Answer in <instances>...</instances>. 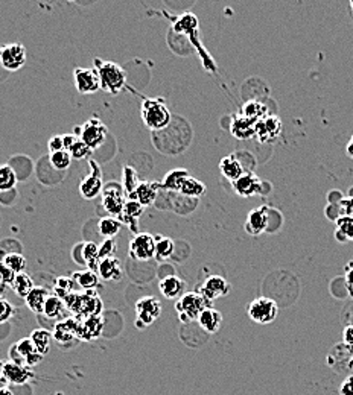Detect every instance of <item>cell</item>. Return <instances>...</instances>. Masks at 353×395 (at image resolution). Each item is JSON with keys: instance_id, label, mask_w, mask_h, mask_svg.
Returning <instances> with one entry per match:
<instances>
[{"instance_id": "1", "label": "cell", "mask_w": 353, "mask_h": 395, "mask_svg": "<svg viewBox=\"0 0 353 395\" xmlns=\"http://www.w3.org/2000/svg\"><path fill=\"white\" fill-rule=\"evenodd\" d=\"M66 308L71 313L78 318H89L93 315H101L102 312V299L96 290H84L72 292L71 295L64 298Z\"/></svg>"}, {"instance_id": "2", "label": "cell", "mask_w": 353, "mask_h": 395, "mask_svg": "<svg viewBox=\"0 0 353 395\" xmlns=\"http://www.w3.org/2000/svg\"><path fill=\"white\" fill-rule=\"evenodd\" d=\"M96 72L99 75L101 90H106L110 94H117L122 91L127 82V73L122 67L113 61H102V59H94Z\"/></svg>"}, {"instance_id": "3", "label": "cell", "mask_w": 353, "mask_h": 395, "mask_svg": "<svg viewBox=\"0 0 353 395\" xmlns=\"http://www.w3.org/2000/svg\"><path fill=\"white\" fill-rule=\"evenodd\" d=\"M141 113L145 126L151 131H161L171 124V111L160 98L143 99Z\"/></svg>"}, {"instance_id": "4", "label": "cell", "mask_w": 353, "mask_h": 395, "mask_svg": "<svg viewBox=\"0 0 353 395\" xmlns=\"http://www.w3.org/2000/svg\"><path fill=\"white\" fill-rule=\"evenodd\" d=\"M172 29H174L175 33H180V36H186L189 40H191L192 45L198 49V52H200L201 58H203V63L206 68H210V70H215V64H213V59L210 58L209 54L204 52V47L200 43V38H198V19L196 15H194L192 13H185L178 17V19L172 24Z\"/></svg>"}, {"instance_id": "5", "label": "cell", "mask_w": 353, "mask_h": 395, "mask_svg": "<svg viewBox=\"0 0 353 395\" xmlns=\"http://www.w3.org/2000/svg\"><path fill=\"white\" fill-rule=\"evenodd\" d=\"M212 307L210 303L198 292H187L183 297H180L175 301V311L178 313L180 321L187 324L196 321L206 308Z\"/></svg>"}, {"instance_id": "6", "label": "cell", "mask_w": 353, "mask_h": 395, "mask_svg": "<svg viewBox=\"0 0 353 395\" xmlns=\"http://www.w3.org/2000/svg\"><path fill=\"white\" fill-rule=\"evenodd\" d=\"M278 313H279L278 303L268 297L256 298L248 306L250 320L261 325L271 324L275 318H278Z\"/></svg>"}, {"instance_id": "7", "label": "cell", "mask_w": 353, "mask_h": 395, "mask_svg": "<svg viewBox=\"0 0 353 395\" xmlns=\"http://www.w3.org/2000/svg\"><path fill=\"white\" fill-rule=\"evenodd\" d=\"M75 131H76L75 135L80 137V139L87 144L92 151L98 149L99 146L107 140V134H108L107 126L96 117L89 119L87 122L82 125L81 130L80 128H76Z\"/></svg>"}, {"instance_id": "8", "label": "cell", "mask_w": 353, "mask_h": 395, "mask_svg": "<svg viewBox=\"0 0 353 395\" xmlns=\"http://www.w3.org/2000/svg\"><path fill=\"white\" fill-rule=\"evenodd\" d=\"M136 325L142 330L159 320L161 315V303L156 297H143L136 303Z\"/></svg>"}, {"instance_id": "9", "label": "cell", "mask_w": 353, "mask_h": 395, "mask_svg": "<svg viewBox=\"0 0 353 395\" xmlns=\"http://www.w3.org/2000/svg\"><path fill=\"white\" fill-rule=\"evenodd\" d=\"M102 196V207L113 218H119L125 207V191L124 187L116 183H111L104 187L101 193Z\"/></svg>"}, {"instance_id": "10", "label": "cell", "mask_w": 353, "mask_h": 395, "mask_svg": "<svg viewBox=\"0 0 353 395\" xmlns=\"http://www.w3.org/2000/svg\"><path fill=\"white\" fill-rule=\"evenodd\" d=\"M10 357L13 362L31 368V366L38 365L45 356H41L38 353L29 338H24V339H20L17 343H14V345L11 347Z\"/></svg>"}, {"instance_id": "11", "label": "cell", "mask_w": 353, "mask_h": 395, "mask_svg": "<svg viewBox=\"0 0 353 395\" xmlns=\"http://www.w3.org/2000/svg\"><path fill=\"white\" fill-rule=\"evenodd\" d=\"M90 174L84 177L80 183V193L84 200H94L104 191V181H102V172L99 165L94 160H89Z\"/></svg>"}, {"instance_id": "12", "label": "cell", "mask_w": 353, "mask_h": 395, "mask_svg": "<svg viewBox=\"0 0 353 395\" xmlns=\"http://www.w3.org/2000/svg\"><path fill=\"white\" fill-rule=\"evenodd\" d=\"M27 63V49L20 43H10L0 47V64L5 70L15 72Z\"/></svg>"}, {"instance_id": "13", "label": "cell", "mask_w": 353, "mask_h": 395, "mask_svg": "<svg viewBox=\"0 0 353 395\" xmlns=\"http://www.w3.org/2000/svg\"><path fill=\"white\" fill-rule=\"evenodd\" d=\"M130 255L134 260L146 262L156 257V239L150 233H137L130 242Z\"/></svg>"}, {"instance_id": "14", "label": "cell", "mask_w": 353, "mask_h": 395, "mask_svg": "<svg viewBox=\"0 0 353 395\" xmlns=\"http://www.w3.org/2000/svg\"><path fill=\"white\" fill-rule=\"evenodd\" d=\"M75 87L81 94H93L101 90V81L96 68L78 67L73 70Z\"/></svg>"}, {"instance_id": "15", "label": "cell", "mask_w": 353, "mask_h": 395, "mask_svg": "<svg viewBox=\"0 0 353 395\" xmlns=\"http://www.w3.org/2000/svg\"><path fill=\"white\" fill-rule=\"evenodd\" d=\"M231 290V286L229 285V281L219 277V276H210L203 281V285L198 288V294H201L209 303L215 301L221 297L229 295V292Z\"/></svg>"}, {"instance_id": "16", "label": "cell", "mask_w": 353, "mask_h": 395, "mask_svg": "<svg viewBox=\"0 0 353 395\" xmlns=\"http://www.w3.org/2000/svg\"><path fill=\"white\" fill-rule=\"evenodd\" d=\"M270 228V209L262 205L248 213L245 221V231L250 236H259Z\"/></svg>"}, {"instance_id": "17", "label": "cell", "mask_w": 353, "mask_h": 395, "mask_svg": "<svg viewBox=\"0 0 353 395\" xmlns=\"http://www.w3.org/2000/svg\"><path fill=\"white\" fill-rule=\"evenodd\" d=\"M233 188L239 196L250 198L264 193V183L259 177L252 174V172H245L243 177L233 183Z\"/></svg>"}, {"instance_id": "18", "label": "cell", "mask_w": 353, "mask_h": 395, "mask_svg": "<svg viewBox=\"0 0 353 395\" xmlns=\"http://www.w3.org/2000/svg\"><path fill=\"white\" fill-rule=\"evenodd\" d=\"M0 374H2V377H5L6 380H10L15 385L27 383L34 377L31 368L13 362V360H10V362H0Z\"/></svg>"}, {"instance_id": "19", "label": "cell", "mask_w": 353, "mask_h": 395, "mask_svg": "<svg viewBox=\"0 0 353 395\" xmlns=\"http://www.w3.org/2000/svg\"><path fill=\"white\" fill-rule=\"evenodd\" d=\"M280 131H282V122L280 119L275 116H268L256 124V137L257 140L262 143H268L273 142L274 139H278Z\"/></svg>"}, {"instance_id": "20", "label": "cell", "mask_w": 353, "mask_h": 395, "mask_svg": "<svg viewBox=\"0 0 353 395\" xmlns=\"http://www.w3.org/2000/svg\"><path fill=\"white\" fill-rule=\"evenodd\" d=\"M161 186L157 181H141L136 191L130 195V200L141 202L143 207H150L156 202Z\"/></svg>"}, {"instance_id": "21", "label": "cell", "mask_w": 353, "mask_h": 395, "mask_svg": "<svg viewBox=\"0 0 353 395\" xmlns=\"http://www.w3.org/2000/svg\"><path fill=\"white\" fill-rule=\"evenodd\" d=\"M353 350L349 348L346 343H338L332 348V351L327 356V364L331 368H333L337 373L349 371V362L352 359Z\"/></svg>"}, {"instance_id": "22", "label": "cell", "mask_w": 353, "mask_h": 395, "mask_svg": "<svg viewBox=\"0 0 353 395\" xmlns=\"http://www.w3.org/2000/svg\"><path fill=\"white\" fill-rule=\"evenodd\" d=\"M230 133L239 140H248L256 135V122L244 116H233L230 124Z\"/></svg>"}, {"instance_id": "23", "label": "cell", "mask_w": 353, "mask_h": 395, "mask_svg": "<svg viewBox=\"0 0 353 395\" xmlns=\"http://www.w3.org/2000/svg\"><path fill=\"white\" fill-rule=\"evenodd\" d=\"M102 329H104V318L101 315L84 318V321L80 322L78 338L82 341H92L94 338L101 336Z\"/></svg>"}, {"instance_id": "24", "label": "cell", "mask_w": 353, "mask_h": 395, "mask_svg": "<svg viewBox=\"0 0 353 395\" xmlns=\"http://www.w3.org/2000/svg\"><path fill=\"white\" fill-rule=\"evenodd\" d=\"M78 329H80V321L73 320V318H67V320L55 325L52 336L59 345H62V343L72 342L73 338H78Z\"/></svg>"}, {"instance_id": "25", "label": "cell", "mask_w": 353, "mask_h": 395, "mask_svg": "<svg viewBox=\"0 0 353 395\" xmlns=\"http://www.w3.org/2000/svg\"><path fill=\"white\" fill-rule=\"evenodd\" d=\"M160 292L168 299H178L185 295L186 283L177 276H166L160 280Z\"/></svg>"}, {"instance_id": "26", "label": "cell", "mask_w": 353, "mask_h": 395, "mask_svg": "<svg viewBox=\"0 0 353 395\" xmlns=\"http://www.w3.org/2000/svg\"><path fill=\"white\" fill-rule=\"evenodd\" d=\"M98 276L99 278L106 281H117L122 277V266L116 257H110V259H104L99 262L98 266Z\"/></svg>"}, {"instance_id": "27", "label": "cell", "mask_w": 353, "mask_h": 395, "mask_svg": "<svg viewBox=\"0 0 353 395\" xmlns=\"http://www.w3.org/2000/svg\"><path fill=\"white\" fill-rule=\"evenodd\" d=\"M143 210H145V207L141 202H137L134 200H128L125 202L122 214H120L117 219L122 222V224L130 227L133 231H137V219L142 216Z\"/></svg>"}, {"instance_id": "28", "label": "cell", "mask_w": 353, "mask_h": 395, "mask_svg": "<svg viewBox=\"0 0 353 395\" xmlns=\"http://www.w3.org/2000/svg\"><path fill=\"white\" fill-rule=\"evenodd\" d=\"M219 170H221L222 177L227 178L231 183H235L238 178H240L245 174L244 166L240 165V161L235 156L224 157L219 161Z\"/></svg>"}, {"instance_id": "29", "label": "cell", "mask_w": 353, "mask_h": 395, "mask_svg": "<svg viewBox=\"0 0 353 395\" xmlns=\"http://www.w3.org/2000/svg\"><path fill=\"white\" fill-rule=\"evenodd\" d=\"M196 322L208 334L217 333L219 330V327H221L222 315L218 311H215L213 307H208L200 316H198Z\"/></svg>"}, {"instance_id": "30", "label": "cell", "mask_w": 353, "mask_h": 395, "mask_svg": "<svg viewBox=\"0 0 353 395\" xmlns=\"http://www.w3.org/2000/svg\"><path fill=\"white\" fill-rule=\"evenodd\" d=\"M49 298V292L45 288H34L29 295L24 298L27 301V306L31 308L34 313L37 315H43V311H45V304Z\"/></svg>"}, {"instance_id": "31", "label": "cell", "mask_w": 353, "mask_h": 395, "mask_svg": "<svg viewBox=\"0 0 353 395\" xmlns=\"http://www.w3.org/2000/svg\"><path fill=\"white\" fill-rule=\"evenodd\" d=\"M240 116H244L247 119H252L257 124L259 120L268 117V108H266L262 102L256 99H250L243 105V111H240Z\"/></svg>"}, {"instance_id": "32", "label": "cell", "mask_w": 353, "mask_h": 395, "mask_svg": "<svg viewBox=\"0 0 353 395\" xmlns=\"http://www.w3.org/2000/svg\"><path fill=\"white\" fill-rule=\"evenodd\" d=\"M191 175L186 169H174V170H169L168 174L163 178V181L160 183L161 188H166V191L171 192H177L180 191V187H182L185 179Z\"/></svg>"}, {"instance_id": "33", "label": "cell", "mask_w": 353, "mask_h": 395, "mask_svg": "<svg viewBox=\"0 0 353 395\" xmlns=\"http://www.w3.org/2000/svg\"><path fill=\"white\" fill-rule=\"evenodd\" d=\"M29 339L32 341L34 347L38 351L41 356H46L49 353L50 348V342H52L54 336L52 333L45 329H37L36 331H32V334L29 336Z\"/></svg>"}, {"instance_id": "34", "label": "cell", "mask_w": 353, "mask_h": 395, "mask_svg": "<svg viewBox=\"0 0 353 395\" xmlns=\"http://www.w3.org/2000/svg\"><path fill=\"white\" fill-rule=\"evenodd\" d=\"M72 280H75L76 283H78V285L84 290H96V288L99 286L98 272L92 271V269H84V271L73 272Z\"/></svg>"}, {"instance_id": "35", "label": "cell", "mask_w": 353, "mask_h": 395, "mask_svg": "<svg viewBox=\"0 0 353 395\" xmlns=\"http://www.w3.org/2000/svg\"><path fill=\"white\" fill-rule=\"evenodd\" d=\"M178 193L186 196V198H192V200H195V198H201L206 193V186L200 181V179H196V178L189 175L183 181L182 187H180Z\"/></svg>"}, {"instance_id": "36", "label": "cell", "mask_w": 353, "mask_h": 395, "mask_svg": "<svg viewBox=\"0 0 353 395\" xmlns=\"http://www.w3.org/2000/svg\"><path fill=\"white\" fill-rule=\"evenodd\" d=\"M98 251H99V246L94 242H84L81 245L82 263L92 271H98V266H99Z\"/></svg>"}, {"instance_id": "37", "label": "cell", "mask_w": 353, "mask_h": 395, "mask_svg": "<svg viewBox=\"0 0 353 395\" xmlns=\"http://www.w3.org/2000/svg\"><path fill=\"white\" fill-rule=\"evenodd\" d=\"M64 311H66V304L63 299L58 298L57 295H49L43 315H45L48 320H59V318H63Z\"/></svg>"}, {"instance_id": "38", "label": "cell", "mask_w": 353, "mask_h": 395, "mask_svg": "<svg viewBox=\"0 0 353 395\" xmlns=\"http://www.w3.org/2000/svg\"><path fill=\"white\" fill-rule=\"evenodd\" d=\"M99 234L106 239H115L119 234L120 228H122V222L113 216H106L99 221Z\"/></svg>"}, {"instance_id": "39", "label": "cell", "mask_w": 353, "mask_h": 395, "mask_svg": "<svg viewBox=\"0 0 353 395\" xmlns=\"http://www.w3.org/2000/svg\"><path fill=\"white\" fill-rule=\"evenodd\" d=\"M11 288L14 289L15 294L19 295L20 298H27V297L29 295V292H31L34 288H36V286H34L32 278L28 276V274H27V272H22V274H17Z\"/></svg>"}, {"instance_id": "40", "label": "cell", "mask_w": 353, "mask_h": 395, "mask_svg": "<svg viewBox=\"0 0 353 395\" xmlns=\"http://www.w3.org/2000/svg\"><path fill=\"white\" fill-rule=\"evenodd\" d=\"M154 239H156V259L159 260L169 259L175 248L174 240L165 236H154Z\"/></svg>"}, {"instance_id": "41", "label": "cell", "mask_w": 353, "mask_h": 395, "mask_svg": "<svg viewBox=\"0 0 353 395\" xmlns=\"http://www.w3.org/2000/svg\"><path fill=\"white\" fill-rule=\"evenodd\" d=\"M17 184L15 172L11 166L2 165L0 166V192H10Z\"/></svg>"}, {"instance_id": "42", "label": "cell", "mask_w": 353, "mask_h": 395, "mask_svg": "<svg viewBox=\"0 0 353 395\" xmlns=\"http://www.w3.org/2000/svg\"><path fill=\"white\" fill-rule=\"evenodd\" d=\"M340 242H346V240H353V218L341 216L337 221V233H335Z\"/></svg>"}, {"instance_id": "43", "label": "cell", "mask_w": 353, "mask_h": 395, "mask_svg": "<svg viewBox=\"0 0 353 395\" xmlns=\"http://www.w3.org/2000/svg\"><path fill=\"white\" fill-rule=\"evenodd\" d=\"M139 184H141V179L139 177H137V172L130 166H125L122 170V187H124L125 193L131 195Z\"/></svg>"}, {"instance_id": "44", "label": "cell", "mask_w": 353, "mask_h": 395, "mask_svg": "<svg viewBox=\"0 0 353 395\" xmlns=\"http://www.w3.org/2000/svg\"><path fill=\"white\" fill-rule=\"evenodd\" d=\"M3 263L10 268L15 276L17 274H22L24 272V268H27V259L19 253H11V254H6Z\"/></svg>"}, {"instance_id": "45", "label": "cell", "mask_w": 353, "mask_h": 395, "mask_svg": "<svg viewBox=\"0 0 353 395\" xmlns=\"http://www.w3.org/2000/svg\"><path fill=\"white\" fill-rule=\"evenodd\" d=\"M72 156L69 151H58L50 154V165H52L57 170H66L71 167Z\"/></svg>"}, {"instance_id": "46", "label": "cell", "mask_w": 353, "mask_h": 395, "mask_svg": "<svg viewBox=\"0 0 353 395\" xmlns=\"http://www.w3.org/2000/svg\"><path fill=\"white\" fill-rule=\"evenodd\" d=\"M92 152H93V151L80 139V137H76L75 143L71 146V149H69V154H71L73 160L90 158V157H92Z\"/></svg>"}, {"instance_id": "47", "label": "cell", "mask_w": 353, "mask_h": 395, "mask_svg": "<svg viewBox=\"0 0 353 395\" xmlns=\"http://www.w3.org/2000/svg\"><path fill=\"white\" fill-rule=\"evenodd\" d=\"M73 292V280L72 278H66V277H59L55 281V295L58 298H62L64 301V298L67 295H71Z\"/></svg>"}, {"instance_id": "48", "label": "cell", "mask_w": 353, "mask_h": 395, "mask_svg": "<svg viewBox=\"0 0 353 395\" xmlns=\"http://www.w3.org/2000/svg\"><path fill=\"white\" fill-rule=\"evenodd\" d=\"M116 250H117L116 240L115 239H106L104 242L99 245V251H98L99 262L104 260V259H110V257H115Z\"/></svg>"}, {"instance_id": "49", "label": "cell", "mask_w": 353, "mask_h": 395, "mask_svg": "<svg viewBox=\"0 0 353 395\" xmlns=\"http://www.w3.org/2000/svg\"><path fill=\"white\" fill-rule=\"evenodd\" d=\"M14 307L13 304L5 298H0V324L10 321L14 316Z\"/></svg>"}, {"instance_id": "50", "label": "cell", "mask_w": 353, "mask_h": 395, "mask_svg": "<svg viewBox=\"0 0 353 395\" xmlns=\"http://www.w3.org/2000/svg\"><path fill=\"white\" fill-rule=\"evenodd\" d=\"M14 278H15V274L8 268V266L3 263V260L0 262V283L5 286H13Z\"/></svg>"}, {"instance_id": "51", "label": "cell", "mask_w": 353, "mask_h": 395, "mask_svg": "<svg viewBox=\"0 0 353 395\" xmlns=\"http://www.w3.org/2000/svg\"><path fill=\"white\" fill-rule=\"evenodd\" d=\"M48 149L50 151V154L58 152V151H66L63 135H54V137H50L49 142H48Z\"/></svg>"}, {"instance_id": "52", "label": "cell", "mask_w": 353, "mask_h": 395, "mask_svg": "<svg viewBox=\"0 0 353 395\" xmlns=\"http://www.w3.org/2000/svg\"><path fill=\"white\" fill-rule=\"evenodd\" d=\"M338 207H340L341 216L353 218V196L347 198V200H341L338 202Z\"/></svg>"}, {"instance_id": "53", "label": "cell", "mask_w": 353, "mask_h": 395, "mask_svg": "<svg viewBox=\"0 0 353 395\" xmlns=\"http://www.w3.org/2000/svg\"><path fill=\"white\" fill-rule=\"evenodd\" d=\"M346 288L347 292L353 297V262H349L346 266Z\"/></svg>"}, {"instance_id": "54", "label": "cell", "mask_w": 353, "mask_h": 395, "mask_svg": "<svg viewBox=\"0 0 353 395\" xmlns=\"http://www.w3.org/2000/svg\"><path fill=\"white\" fill-rule=\"evenodd\" d=\"M343 343H346L349 348L353 350V325H346V329H344Z\"/></svg>"}, {"instance_id": "55", "label": "cell", "mask_w": 353, "mask_h": 395, "mask_svg": "<svg viewBox=\"0 0 353 395\" xmlns=\"http://www.w3.org/2000/svg\"><path fill=\"white\" fill-rule=\"evenodd\" d=\"M340 394L341 395H353V375L347 377L344 383L340 386Z\"/></svg>"}, {"instance_id": "56", "label": "cell", "mask_w": 353, "mask_h": 395, "mask_svg": "<svg viewBox=\"0 0 353 395\" xmlns=\"http://www.w3.org/2000/svg\"><path fill=\"white\" fill-rule=\"evenodd\" d=\"M349 315H350V318H347V320H344V324H346V325H353V306L347 307L346 312H344V316H349Z\"/></svg>"}, {"instance_id": "57", "label": "cell", "mask_w": 353, "mask_h": 395, "mask_svg": "<svg viewBox=\"0 0 353 395\" xmlns=\"http://www.w3.org/2000/svg\"><path fill=\"white\" fill-rule=\"evenodd\" d=\"M347 156H349L350 158H353V135H352L350 142L347 143Z\"/></svg>"}, {"instance_id": "58", "label": "cell", "mask_w": 353, "mask_h": 395, "mask_svg": "<svg viewBox=\"0 0 353 395\" xmlns=\"http://www.w3.org/2000/svg\"><path fill=\"white\" fill-rule=\"evenodd\" d=\"M0 395H13V392L8 388H5V386H2V388H0Z\"/></svg>"}, {"instance_id": "59", "label": "cell", "mask_w": 353, "mask_h": 395, "mask_svg": "<svg viewBox=\"0 0 353 395\" xmlns=\"http://www.w3.org/2000/svg\"><path fill=\"white\" fill-rule=\"evenodd\" d=\"M350 8H352V15H353V0L350 2Z\"/></svg>"}, {"instance_id": "60", "label": "cell", "mask_w": 353, "mask_h": 395, "mask_svg": "<svg viewBox=\"0 0 353 395\" xmlns=\"http://www.w3.org/2000/svg\"><path fill=\"white\" fill-rule=\"evenodd\" d=\"M0 388H2V380H0Z\"/></svg>"}]
</instances>
